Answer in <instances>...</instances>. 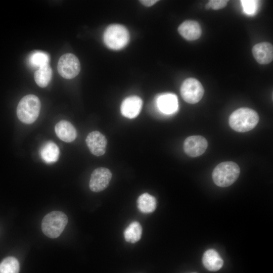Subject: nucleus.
Wrapping results in <instances>:
<instances>
[{
  "mask_svg": "<svg viewBox=\"0 0 273 273\" xmlns=\"http://www.w3.org/2000/svg\"><path fill=\"white\" fill-rule=\"evenodd\" d=\"M259 116L254 110L241 108L234 111L230 116L229 123L234 130L244 132L253 129L259 121Z\"/></svg>",
  "mask_w": 273,
  "mask_h": 273,
  "instance_id": "f257e3e1",
  "label": "nucleus"
},
{
  "mask_svg": "<svg viewBox=\"0 0 273 273\" xmlns=\"http://www.w3.org/2000/svg\"><path fill=\"white\" fill-rule=\"evenodd\" d=\"M240 172L238 165L233 161L218 164L212 172V179L217 186L227 187L236 181Z\"/></svg>",
  "mask_w": 273,
  "mask_h": 273,
  "instance_id": "f03ea898",
  "label": "nucleus"
},
{
  "mask_svg": "<svg viewBox=\"0 0 273 273\" xmlns=\"http://www.w3.org/2000/svg\"><path fill=\"white\" fill-rule=\"evenodd\" d=\"M40 107V101L36 96L34 95L25 96L18 104L17 117L23 123H32L38 117Z\"/></svg>",
  "mask_w": 273,
  "mask_h": 273,
  "instance_id": "7ed1b4c3",
  "label": "nucleus"
},
{
  "mask_svg": "<svg viewBox=\"0 0 273 273\" xmlns=\"http://www.w3.org/2000/svg\"><path fill=\"white\" fill-rule=\"evenodd\" d=\"M68 223L67 215L61 211H53L46 215L41 222L43 234L50 238L60 236Z\"/></svg>",
  "mask_w": 273,
  "mask_h": 273,
  "instance_id": "20e7f679",
  "label": "nucleus"
},
{
  "mask_svg": "<svg viewBox=\"0 0 273 273\" xmlns=\"http://www.w3.org/2000/svg\"><path fill=\"white\" fill-rule=\"evenodd\" d=\"M129 34L126 27L121 24L109 25L103 34V40L109 49L119 50L124 48L128 43Z\"/></svg>",
  "mask_w": 273,
  "mask_h": 273,
  "instance_id": "39448f33",
  "label": "nucleus"
},
{
  "mask_svg": "<svg viewBox=\"0 0 273 273\" xmlns=\"http://www.w3.org/2000/svg\"><path fill=\"white\" fill-rule=\"evenodd\" d=\"M180 92L185 101L189 104H196L202 98L204 89L199 80L194 78H189L183 82Z\"/></svg>",
  "mask_w": 273,
  "mask_h": 273,
  "instance_id": "423d86ee",
  "label": "nucleus"
},
{
  "mask_svg": "<svg viewBox=\"0 0 273 273\" xmlns=\"http://www.w3.org/2000/svg\"><path fill=\"white\" fill-rule=\"evenodd\" d=\"M57 69L59 74L63 78L72 79L79 74L80 64L74 55L71 53L65 54L59 60Z\"/></svg>",
  "mask_w": 273,
  "mask_h": 273,
  "instance_id": "0eeeda50",
  "label": "nucleus"
},
{
  "mask_svg": "<svg viewBox=\"0 0 273 273\" xmlns=\"http://www.w3.org/2000/svg\"><path fill=\"white\" fill-rule=\"evenodd\" d=\"M112 178L111 171L105 167L95 169L92 173L89 183L90 190L99 192L105 190L109 185Z\"/></svg>",
  "mask_w": 273,
  "mask_h": 273,
  "instance_id": "6e6552de",
  "label": "nucleus"
},
{
  "mask_svg": "<svg viewBox=\"0 0 273 273\" xmlns=\"http://www.w3.org/2000/svg\"><path fill=\"white\" fill-rule=\"evenodd\" d=\"M208 147L206 139L201 135H192L186 138L184 142V150L191 157H196L203 154Z\"/></svg>",
  "mask_w": 273,
  "mask_h": 273,
  "instance_id": "1a4fd4ad",
  "label": "nucleus"
},
{
  "mask_svg": "<svg viewBox=\"0 0 273 273\" xmlns=\"http://www.w3.org/2000/svg\"><path fill=\"white\" fill-rule=\"evenodd\" d=\"M85 141L89 151L93 155L100 156L105 154L107 140L105 136L100 132H90L86 136Z\"/></svg>",
  "mask_w": 273,
  "mask_h": 273,
  "instance_id": "9d476101",
  "label": "nucleus"
},
{
  "mask_svg": "<svg viewBox=\"0 0 273 273\" xmlns=\"http://www.w3.org/2000/svg\"><path fill=\"white\" fill-rule=\"evenodd\" d=\"M155 106L160 112L164 114H173L178 109L177 98L171 93L160 94L155 99Z\"/></svg>",
  "mask_w": 273,
  "mask_h": 273,
  "instance_id": "9b49d317",
  "label": "nucleus"
},
{
  "mask_svg": "<svg viewBox=\"0 0 273 273\" xmlns=\"http://www.w3.org/2000/svg\"><path fill=\"white\" fill-rule=\"evenodd\" d=\"M143 105L141 98L132 96L125 98L121 103L120 111L126 118L132 119L136 117L140 113Z\"/></svg>",
  "mask_w": 273,
  "mask_h": 273,
  "instance_id": "f8f14e48",
  "label": "nucleus"
},
{
  "mask_svg": "<svg viewBox=\"0 0 273 273\" xmlns=\"http://www.w3.org/2000/svg\"><path fill=\"white\" fill-rule=\"evenodd\" d=\"M252 54L256 61L263 65L270 63L273 59V47L268 42L256 44L252 48Z\"/></svg>",
  "mask_w": 273,
  "mask_h": 273,
  "instance_id": "ddd939ff",
  "label": "nucleus"
},
{
  "mask_svg": "<svg viewBox=\"0 0 273 273\" xmlns=\"http://www.w3.org/2000/svg\"><path fill=\"white\" fill-rule=\"evenodd\" d=\"M179 34L188 40L198 39L202 33L201 26L198 22L193 20H186L178 28Z\"/></svg>",
  "mask_w": 273,
  "mask_h": 273,
  "instance_id": "4468645a",
  "label": "nucleus"
},
{
  "mask_svg": "<svg viewBox=\"0 0 273 273\" xmlns=\"http://www.w3.org/2000/svg\"><path fill=\"white\" fill-rule=\"evenodd\" d=\"M55 130L58 137L65 142H73L77 136L74 126L66 120H61L57 123L55 125Z\"/></svg>",
  "mask_w": 273,
  "mask_h": 273,
  "instance_id": "2eb2a0df",
  "label": "nucleus"
},
{
  "mask_svg": "<svg viewBox=\"0 0 273 273\" xmlns=\"http://www.w3.org/2000/svg\"><path fill=\"white\" fill-rule=\"evenodd\" d=\"M202 262L206 269L212 271L218 270L223 264L222 258L214 249H209L204 252L202 257Z\"/></svg>",
  "mask_w": 273,
  "mask_h": 273,
  "instance_id": "dca6fc26",
  "label": "nucleus"
},
{
  "mask_svg": "<svg viewBox=\"0 0 273 273\" xmlns=\"http://www.w3.org/2000/svg\"><path fill=\"white\" fill-rule=\"evenodd\" d=\"M40 154L42 159L47 163L56 162L59 156V149L56 144L52 141L46 142L41 147Z\"/></svg>",
  "mask_w": 273,
  "mask_h": 273,
  "instance_id": "f3484780",
  "label": "nucleus"
},
{
  "mask_svg": "<svg viewBox=\"0 0 273 273\" xmlns=\"http://www.w3.org/2000/svg\"><path fill=\"white\" fill-rule=\"evenodd\" d=\"M137 207L144 213L153 212L156 208V198L150 194L145 193L140 195L137 199Z\"/></svg>",
  "mask_w": 273,
  "mask_h": 273,
  "instance_id": "a211bd4d",
  "label": "nucleus"
},
{
  "mask_svg": "<svg viewBox=\"0 0 273 273\" xmlns=\"http://www.w3.org/2000/svg\"><path fill=\"white\" fill-rule=\"evenodd\" d=\"M52 70L49 64L38 68L34 74L36 84L41 87H46L51 80Z\"/></svg>",
  "mask_w": 273,
  "mask_h": 273,
  "instance_id": "6ab92c4d",
  "label": "nucleus"
},
{
  "mask_svg": "<svg viewBox=\"0 0 273 273\" xmlns=\"http://www.w3.org/2000/svg\"><path fill=\"white\" fill-rule=\"evenodd\" d=\"M142 228L138 221L131 222L124 230L123 235L125 240L129 243H134L141 238Z\"/></svg>",
  "mask_w": 273,
  "mask_h": 273,
  "instance_id": "aec40b11",
  "label": "nucleus"
},
{
  "mask_svg": "<svg viewBox=\"0 0 273 273\" xmlns=\"http://www.w3.org/2000/svg\"><path fill=\"white\" fill-rule=\"evenodd\" d=\"M20 265L14 257L9 256L0 263V273H19Z\"/></svg>",
  "mask_w": 273,
  "mask_h": 273,
  "instance_id": "412c9836",
  "label": "nucleus"
},
{
  "mask_svg": "<svg viewBox=\"0 0 273 273\" xmlns=\"http://www.w3.org/2000/svg\"><path fill=\"white\" fill-rule=\"evenodd\" d=\"M49 60L50 57L48 54L41 51H36L30 56L29 62L31 66L39 68L49 64Z\"/></svg>",
  "mask_w": 273,
  "mask_h": 273,
  "instance_id": "4be33fe9",
  "label": "nucleus"
},
{
  "mask_svg": "<svg viewBox=\"0 0 273 273\" xmlns=\"http://www.w3.org/2000/svg\"><path fill=\"white\" fill-rule=\"evenodd\" d=\"M244 11L248 15H253L255 13L258 1L246 0L241 1Z\"/></svg>",
  "mask_w": 273,
  "mask_h": 273,
  "instance_id": "5701e85b",
  "label": "nucleus"
},
{
  "mask_svg": "<svg viewBox=\"0 0 273 273\" xmlns=\"http://www.w3.org/2000/svg\"><path fill=\"white\" fill-rule=\"evenodd\" d=\"M228 1L225 0H211L206 5V8L209 9L211 8L213 10H219L224 8Z\"/></svg>",
  "mask_w": 273,
  "mask_h": 273,
  "instance_id": "b1692460",
  "label": "nucleus"
},
{
  "mask_svg": "<svg viewBox=\"0 0 273 273\" xmlns=\"http://www.w3.org/2000/svg\"><path fill=\"white\" fill-rule=\"evenodd\" d=\"M141 4L147 7H150L156 3L158 1L156 0H141L140 1Z\"/></svg>",
  "mask_w": 273,
  "mask_h": 273,
  "instance_id": "393cba45",
  "label": "nucleus"
}]
</instances>
